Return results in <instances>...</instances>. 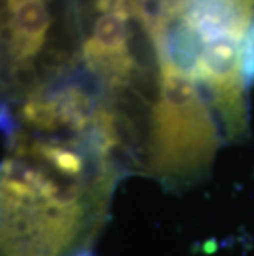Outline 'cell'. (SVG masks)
<instances>
[{"instance_id":"cell-1","label":"cell","mask_w":254,"mask_h":256,"mask_svg":"<svg viewBox=\"0 0 254 256\" xmlns=\"http://www.w3.org/2000/svg\"><path fill=\"white\" fill-rule=\"evenodd\" d=\"M127 7L99 14L83 43V60L91 72L111 88L126 86L136 70L129 46Z\"/></svg>"},{"instance_id":"cell-2","label":"cell","mask_w":254,"mask_h":256,"mask_svg":"<svg viewBox=\"0 0 254 256\" xmlns=\"http://www.w3.org/2000/svg\"><path fill=\"white\" fill-rule=\"evenodd\" d=\"M3 43L12 73L33 66L51 25L46 0H3Z\"/></svg>"},{"instance_id":"cell-3","label":"cell","mask_w":254,"mask_h":256,"mask_svg":"<svg viewBox=\"0 0 254 256\" xmlns=\"http://www.w3.org/2000/svg\"><path fill=\"white\" fill-rule=\"evenodd\" d=\"M167 17H182L205 42L218 36L243 40L254 24V0H162Z\"/></svg>"},{"instance_id":"cell-4","label":"cell","mask_w":254,"mask_h":256,"mask_svg":"<svg viewBox=\"0 0 254 256\" xmlns=\"http://www.w3.org/2000/svg\"><path fill=\"white\" fill-rule=\"evenodd\" d=\"M129 12L145 32L154 30L164 17L162 0H126Z\"/></svg>"},{"instance_id":"cell-5","label":"cell","mask_w":254,"mask_h":256,"mask_svg":"<svg viewBox=\"0 0 254 256\" xmlns=\"http://www.w3.org/2000/svg\"><path fill=\"white\" fill-rule=\"evenodd\" d=\"M241 70L246 86L254 83V24L246 32L241 43Z\"/></svg>"}]
</instances>
